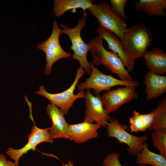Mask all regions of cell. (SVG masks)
Returning <instances> with one entry per match:
<instances>
[{"mask_svg":"<svg viewBox=\"0 0 166 166\" xmlns=\"http://www.w3.org/2000/svg\"><path fill=\"white\" fill-rule=\"evenodd\" d=\"M103 41L98 36L89 43L90 55L93 59L91 62L96 66L103 65L112 73L116 74L121 80H132V77L121 59L116 53L105 49Z\"/></svg>","mask_w":166,"mask_h":166,"instance_id":"cell-1","label":"cell"},{"mask_svg":"<svg viewBox=\"0 0 166 166\" xmlns=\"http://www.w3.org/2000/svg\"><path fill=\"white\" fill-rule=\"evenodd\" d=\"M152 40L151 29L140 23L128 28L121 40L126 54L136 60L143 57L148 47L152 45Z\"/></svg>","mask_w":166,"mask_h":166,"instance_id":"cell-2","label":"cell"},{"mask_svg":"<svg viewBox=\"0 0 166 166\" xmlns=\"http://www.w3.org/2000/svg\"><path fill=\"white\" fill-rule=\"evenodd\" d=\"M87 20V16H84L79 19L78 24L73 28H69L63 24L61 25V27L63 34L68 36L72 43L70 49L73 51V54L71 59L78 61L80 67L87 74H90L91 67L87 57V53L89 51V43L87 44L84 42L81 34V30L85 25Z\"/></svg>","mask_w":166,"mask_h":166,"instance_id":"cell-3","label":"cell"},{"mask_svg":"<svg viewBox=\"0 0 166 166\" xmlns=\"http://www.w3.org/2000/svg\"><path fill=\"white\" fill-rule=\"evenodd\" d=\"M62 34V30L59 28L57 22L54 20L52 31L49 37L37 45V48L42 50L45 55L44 74L46 75L51 73L52 66L55 62L72 56L70 53L65 51L60 44L59 37Z\"/></svg>","mask_w":166,"mask_h":166,"instance_id":"cell-4","label":"cell"},{"mask_svg":"<svg viewBox=\"0 0 166 166\" xmlns=\"http://www.w3.org/2000/svg\"><path fill=\"white\" fill-rule=\"evenodd\" d=\"M91 72L90 77L86 81L77 84L76 87L79 91L85 89H93L96 95L103 91H109L115 86L123 85L137 87L139 83L137 81H126L117 79L111 75L104 74L101 72L93 65L89 62Z\"/></svg>","mask_w":166,"mask_h":166,"instance_id":"cell-5","label":"cell"},{"mask_svg":"<svg viewBox=\"0 0 166 166\" xmlns=\"http://www.w3.org/2000/svg\"><path fill=\"white\" fill-rule=\"evenodd\" d=\"M87 10L97 19L100 26L115 34L120 40L123 39L128 30L126 22L113 12L108 2L93 3Z\"/></svg>","mask_w":166,"mask_h":166,"instance_id":"cell-6","label":"cell"},{"mask_svg":"<svg viewBox=\"0 0 166 166\" xmlns=\"http://www.w3.org/2000/svg\"><path fill=\"white\" fill-rule=\"evenodd\" d=\"M85 73L83 69L80 67L77 70L75 79L71 86L62 92L57 93H50L45 90L43 85H41L39 87V90L36 92L35 93L47 98L51 103L62 110L65 114H66L77 99L85 98V90L80 91L76 94H74V92L78 81Z\"/></svg>","mask_w":166,"mask_h":166,"instance_id":"cell-7","label":"cell"},{"mask_svg":"<svg viewBox=\"0 0 166 166\" xmlns=\"http://www.w3.org/2000/svg\"><path fill=\"white\" fill-rule=\"evenodd\" d=\"M107 126V136L109 137L117 138L119 142L126 144L130 155L136 156L142 149L143 144L148 140V138L146 135L140 136L132 135L126 131V125L121 124L118 120H111Z\"/></svg>","mask_w":166,"mask_h":166,"instance_id":"cell-8","label":"cell"},{"mask_svg":"<svg viewBox=\"0 0 166 166\" xmlns=\"http://www.w3.org/2000/svg\"><path fill=\"white\" fill-rule=\"evenodd\" d=\"M34 122V125L28 136V142L25 145L18 149L9 147L6 151L7 155L14 161L17 166L19 165L20 158L31 150L35 152L36 147L39 144L45 142L53 143V142L50 132V128H40L37 127Z\"/></svg>","mask_w":166,"mask_h":166,"instance_id":"cell-9","label":"cell"},{"mask_svg":"<svg viewBox=\"0 0 166 166\" xmlns=\"http://www.w3.org/2000/svg\"><path fill=\"white\" fill-rule=\"evenodd\" d=\"M104 109L108 114L116 111L123 105L138 98L136 87L127 86L109 90L101 97Z\"/></svg>","mask_w":166,"mask_h":166,"instance_id":"cell-10","label":"cell"},{"mask_svg":"<svg viewBox=\"0 0 166 166\" xmlns=\"http://www.w3.org/2000/svg\"><path fill=\"white\" fill-rule=\"evenodd\" d=\"M85 99L84 121L91 123L96 122L101 126L106 127L108 121L112 119L105 110L102 97L99 95H93L89 89H87Z\"/></svg>","mask_w":166,"mask_h":166,"instance_id":"cell-11","label":"cell"},{"mask_svg":"<svg viewBox=\"0 0 166 166\" xmlns=\"http://www.w3.org/2000/svg\"><path fill=\"white\" fill-rule=\"evenodd\" d=\"M99 36L107 44V49L116 53L121 59L129 73L132 72L134 69L136 60L129 57L124 51L121 40L114 34L100 26L97 30Z\"/></svg>","mask_w":166,"mask_h":166,"instance_id":"cell-12","label":"cell"},{"mask_svg":"<svg viewBox=\"0 0 166 166\" xmlns=\"http://www.w3.org/2000/svg\"><path fill=\"white\" fill-rule=\"evenodd\" d=\"M46 110L47 115L52 121L50 132L53 139H69V124L65 120L63 112L52 103L47 105Z\"/></svg>","mask_w":166,"mask_h":166,"instance_id":"cell-13","label":"cell"},{"mask_svg":"<svg viewBox=\"0 0 166 166\" xmlns=\"http://www.w3.org/2000/svg\"><path fill=\"white\" fill-rule=\"evenodd\" d=\"M101 126L97 123L83 122L69 125V139L75 143L81 144L98 136L97 132Z\"/></svg>","mask_w":166,"mask_h":166,"instance_id":"cell-14","label":"cell"},{"mask_svg":"<svg viewBox=\"0 0 166 166\" xmlns=\"http://www.w3.org/2000/svg\"><path fill=\"white\" fill-rule=\"evenodd\" d=\"M144 83L146 86V100L158 97L166 92V76L159 75L149 71L145 73Z\"/></svg>","mask_w":166,"mask_h":166,"instance_id":"cell-15","label":"cell"},{"mask_svg":"<svg viewBox=\"0 0 166 166\" xmlns=\"http://www.w3.org/2000/svg\"><path fill=\"white\" fill-rule=\"evenodd\" d=\"M143 57L148 71L159 75L166 73V53L163 50L153 48L150 51H147Z\"/></svg>","mask_w":166,"mask_h":166,"instance_id":"cell-16","label":"cell"},{"mask_svg":"<svg viewBox=\"0 0 166 166\" xmlns=\"http://www.w3.org/2000/svg\"><path fill=\"white\" fill-rule=\"evenodd\" d=\"M93 0H54L53 12L57 17H61L65 12L72 10L76 12V9L81 8L83 11V15L86 16V10L93 4Z\"/></svg>","mask_w":166,"mask_h":166,"instance_id":"cell-17","label":"cell"},{"mask_svg":"<svg viewBox=\"0 0 166 166\" xmlns=\"http://www.w3.org/2000/svg\"><path fill=\"white\" fill-rule=\"evenodd\" d=\"M134 10H142L149 17L166 16V0H139L134 3Z\"/></svg>","mask_w":166,"mask_h":166,"instance_id":"cell-18","label":"cell"},{"mask_svg":"<svg viewBox=\"0 0 166 166\" xmlns=\"http://www.w3.org/2000/svg\"><path fill=\"white\" fill-rule=\"evenodd\" d=\"M154 117V113L152 110L150 113L146 114H141L136 110H133L132 115L129 119L131 132L146 131L152 124Z\"/></svg>","mask_w":166,"mask_h":166,"instance_id":"cell-19","label":"cell"},{"mask_svg":"<svg viewBox=\"0 0 166 166\" xmlns=\"http://www.w3.org/2000/svg\"><path fill=\"white\" fill-rule=\"evenodd\" d=\"M136 156V162L139 165L148 164L153 166H166V158L160 154L150 151L146 142L143 144L141 152Z\"/></svg>","mask_w":166,"mask_h":166,"instance_id":"cell-20","label":"cell"},{"mask_svg":"<svg viewBox=\"0 0 166 166\" xmlns=\"http://www.w3.org/2000/svg\"><path fill=\"white\" fill-rule=\"evenodd\" d=\"M152 111L154 114L153 121L149 128L150 130L166 129V97L160 100L157 106Z\"/></svg>","mask_w":166,"mask_h":166,"instance_id":"cell-21","label":"cell"},{"mask_svg":"<svg viewBox=\"0 0 166 166\" xmlns=\"http://www.w3.org/2000/svg\"><path fill=\"white\" fill-rule=\"evenodd\" d=\"M151 136L154 147L166 158V129L154 130Z\"/></svg>","mask_w":166,"mask_h":166,"instance_id":"cell-22","label":"cell"},{"mask_svg":"<svg viewBox=\"0 0 166 166\" xmlns=\"http://www.w3.org/2000/svg\"><path fill=\"white\" fill-rule=\"evenodd\" d=\"M110 8L113 12L119 18L126 22L128 18L124 13V7L127 0H110Z\"/></svg>","mask_w":166,"mask_h":166,"instance_id":"cell-23","label":"cell"},{"mask_svg":"<svg viewBox=\"0 0 166 166\" xmlns=\"http://www.w3.org/2000/svg\"><path fill=\"white\" fill-rule=\"evenodd\" d=\"M102 164L104 166H123L119 161V156L116 152L107 155L103 160Z\"/></svg>","mask_w":166,"mask_h":166,"instance_id":"cell-24","label":"cell"},{"mask_svg":"<svg viewBox=\"0 0 166 166\" xmlns=\"http://www.w3.org/2000/svg\"><path fill=\"white\" fill-rule=\"evenodd\" d=\"M0 166H17L14 162L9 160L3 154H0Z\"/></svg>","mask_w":166,"mask_h":166,"instance_id":"cell-25","label":"cell"},{"mask_svg":"<svg viewBox=\"0 0 166 166\" xmlns=\"http://www.w3.org/2000/svg\"><path fill=\"white\" fill-rule=\"evenodd\" d=\"M62 166H74L72 162L70 160H68L67 164L62 162Z\"/></svg>","mask_w":166,"mask_h":166,"instance_id":"cell-26","label":"cell"},{"mask_svg":"<svg viewBox=\"0 0 166 166\" xmlns=\"http://www.w3.org/2000/svg\"><path fill=\"white\" fill-rule=\"evenodd\" d=\"M140 166H147L145 164H141V165H140ZM150 166H153L151 165Z\"/></svg>","mask_w":166,"mask_h":166,"instance_id":"cell-27","label":"cell"}]
</instances>
